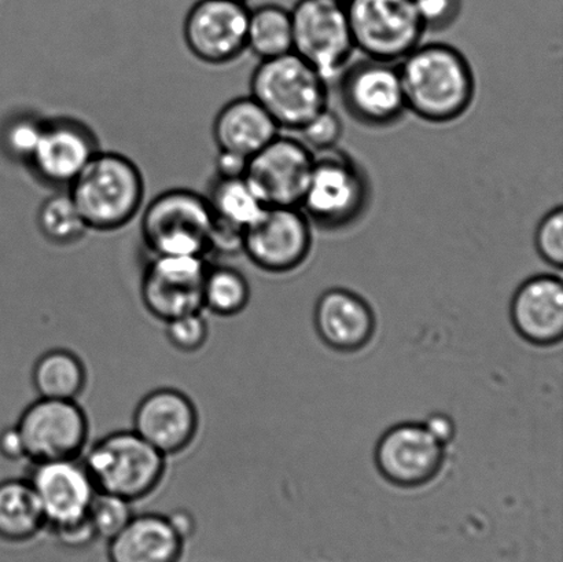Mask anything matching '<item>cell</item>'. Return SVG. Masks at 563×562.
<instances>
[{"mask_svg":"<svg viewBox=\"0 0 563 562\" xmlns=\"http://www.w3.org/2000/svg\"><path fill=\"white\" fill-rule=\"evenodd\" d=\"M47 528L41 503L27 478L0 482V541L25 543Z\"/></svg>","mask_w":563,"mask_h":562,"instance_id":"cell-23","label":"cell"},{"mask_svg":"<svg viewBox=\"0 0 563 562\" xmlns=\"http://www.w3.org/2000/svg\"><path fill=\"white\" fill-rule=\"evenodd\" d=\"M141 233L152 256L207 257L213 234L207 197L189 189L162 192L147 203Z\"/></svg>","mask_w":563,"mask_h":562,"instance_id":"cell-5","label":"cell"},{"mask_svg":"<svg viewBox=\"0 0 563 562\" xmlns=\"http://www.w3.org/2000/svg\"><path fill=\"white\" fill-rule=\"evenodd\" d=\"M33 462L76 460L85 453L90 421L76 400L37 398L15 423Z\"/></svg>","mask_w":563,"mask_h":562,"instance_id":"cell-9","label":"cell"},{"mask_svg":"<svg viewBox=\"0 0 563 562\" xmlns=\"http://www.w3.org/2000/svg\"><path fill=\"white\" fill-rule=\"evenodd\" d=\"M169 520L173 521L176 530L179 531L180 536L184 537L187 541V538L192 536V532L196 531V522L195 517H192L189 511L179 509L173 511V514L168 515Z\"/></svg>","mask_w":563,"mask_h":562,"instance_id":"cell-39","label":"cell"},{"mask_svg":"<svg viewBox=\"0 0 563 562\" xmlns=\"http://www.w3.org/2000/svg\"><path fill=\"white\" fill-rule=\"evenodd\" d=\"M165 335L174 349L185 354H192L207 344L209 338L207 319L201 311L185 313L167 322Z\"/></svg>","mask_w":563,"mask_h":562,"instance_id":"cell-32","label":"cell"},{"mask_svg":"<svg viewBox=\"0 0 563 562\" xmlns=\"http://www.w3.org/2000/svg\"><path fill=\"white\" fill-rule=\"evenodd\" d=\"M246 49L261 60L292 52L290 10L279 4H263L250 11Z\"/></svg>","mask_w":563,"mask_h":562,"instance_id":"cell-26","label":"cell"},{"mask_svg":"<svg viewBox=\"0 0 563 562\" xmlns=\"http://www.w3.org/2000/svg\"><path fill=\"white\" fill-rule=\"evenodd\" d=\"M36 223L44 239L58 246L76 244L88 231L68 190L57 191L41 203Z\"/></svg>","mask_w":563,"mask_h":562,"instance_id":"cell-28","label":"cell"},{"mask_svg":"<svg viewBox=\"0 0 563 562\" xmlns=\"http://www.w3.org/2000/svg\"><path fill=\"white\" fill-rule=\"evenodd\" d=\"M134 516L131 500L101 492L93 495L87 514L98 539L104 541L118 536Z\"/></svg>","mask_w":563,"mask_h":562,"instance_id":"cell-29","label":"cell"},{"mask_svg":"<svg viewBox=\"0 0 563 562\" xmlns=\"http://www.w3.org/2000/svg\"><path fill=\"white\" fill-rule=\"evenodd\" d=\"M428 431L433 434L434 439H438L441 444L445 448L455 438L456 428L455 422L451 417L443 415V412H433L423 422Z\"/></svg>","mask_w":563,"mask_h":562,"instance_id":"cell-38","label":"cell"},{"mask_svg":"<svg viewBox=\"0 0 563 562\" xmlns=\"http://www.w3.org/2000/svg\"><path fill=\"white\" fill-rule=\"evenodd\" d=\"M241 2H246V0H241Z\"/></svg>","mask_w":563,"mask_h":562,"instance_id":"cell-41","label":"cell"},{"mask_svg":"<svg viewBox=\"0 0 563 562\" xmlns=\"http://www.w3.org/2000/svg\"><path fill=\"white\" fill-rule=\"evenodd\" d=\"M279 126L255 98L242 97L225 103L213 121V140L219 152L251 158L279 135Z\"/></svg>","mask_w":563,"mask_h":562,"instance_id":"cell-22","label":"cell"},{"mask_svg":"<svg viewBox=\"0 0 563 562\" xmlns=\"http://www.w3.org/2000/svg\"><path fill=\"white\" fill-rule=\"evenodd\" d=\"M47 528L86 519L97 488L80 459L33 462L30 476Z\"/></svg>","mask_w":563,"mask_h":562,"instance_id":"cell-17","label":"cell"},{"mask_svg":"<svg viewBox=\"0 0 563 562\" xmlns=\"http://www.w3.org/2000/svg\"><path fill=\"white\" fill-rule=\"evenodd\" d=\"M251 97L280 130L298 131L329 107L328 81L292 52L261 60L251 77Z\"/></svg>","mask_w":563,"mask_h":562,"instance_id":"cell-4","label":"cell"},{"mask_svg":"<svg viewBox=\"0 0 563 562\" xmlns=\"http://www.w3.org/2000/svg\"><path fill=\"white\" fill-rule=\"evenodd\" d=\"M66 190L88 230L113 231L141 211L145 180L124 154L99 151Z\"/></svg>","mask_w":563,"mask_h":562,"instance_id":"cell-2","label":"cell"},{"mask_svg":"<svg viewBox=\"0 0 563 562\" xmlns=\"http://www.w3.org/2000/svg\"><path fill=\"white\" fill-rule=\"evenodd\" d=\"M319 154H314L311 176L298 208L320 229L350 228L366 212L367 176L346 153L331 148Z\"/></svg>","mask_w":563,"mask_h":562,"instance_id":"cell-6","label":"cell"},{"mask_svg":"<svg viewBox=\"0 0 563 562\" xmlns=\"http://www.w3.org/2000/svg\"><path fill=\"white\" fill-rule=\"evenodd\" d=\"M311 148L280 134L250 158L245 179L266 207H300L313 167Z\"/></svg>","mask_w":563,"mask_h":562,"instance_id":"cell-13","label":"cell"},{"mask_svg":"<svg viewBox=\"0 0 563 562\" xmlns=\"http://www.w3.org/2000/svg\"><path fill=\"white\" fill-rule=\"evenodd\" d=\"M534 245L539 256L549 266L561 269L563 266V209H551L540 220L534 234Z\"/></svg>","mask_w":563,"mask_h":562,"instance_id":"cell-33","label":"cell"},{"mask_svg":"<svg viewBox=\"0 0 563 562\" xmlns=\"http://www.w3.org/2000/svg\"><path fill=\"white\" fill-rule=\"evenodd\" d=\"M132 431L165 456L184 453L195 442L200 415L189 396L158 388L143 396L132 417Z\"/></svg>","mask_w":563,"mask_h":562,"instance_id":"cell-16","label":"cell"},{"mask_svg":"<svg viewBox=\"0 0 563 562\" xmlns=\"http://www.w3.org/2000/svg\"><path fill=\"white\" fill-rule=\"evenodd\" d=\"M0 455L9 461L25 459L24 442H22L19 427L11 426L0 431Z\"/></svg>","mask_w":563,"mask_h":562,"instance_id":"cell-36","label":"cell"},{"mask_svg":"<svg viewBox=\"0 0 563 562\" xmlns=\"http://www.w3.org/2000/svg\"><path fill=\"white\" fill-rule=\"evenodd\" d=\"M397 66L407 110L417 118L445 124L472 107L476 79L460 49L445 43H421Z\"/></svg>","mask_w":563,"mask_h":562,"instance_id":"cell-1","label":"cell"},{"mask_svg":"<svg viewBox=\"0 0 563 562\" xmlns=\"http://www.w3.org/2000/svg\"><path fill=\"white\" fill-rule=\"evenodd\" d=\"M250 158L239 154L219 152L217 157L218 178L234 179L244 178Z\"/></svg>","mask_w":563,"mask_h":562,"instance_id":"cell-37","label":"cell"},{"mask_svg":"<svg viewBox=\"0 0 563 562\" xmlns=\"http://www.w3.org/2000/svg\"><path fill=\"white\" fill-rule=\"evenodd\" d=\"M32 385L38 398L76 400L87 385L85 362L66 349L44 352L32 367Z\"/></svg>","mask_w":563,"mask_h":562,"instance_id":"cell-25","label":"cell"},{"mask_svg":"<svg viewBox=\"0 0 563 562\" xmlns=\"http://www.w3.org/2000/svg\"><path fill=\"white\" fill-rule=\"evenodd\" d=\"M290 14L292 53L325 81L339 77L355 52L345 4L333 0H297Z\"/></svg>","mask_w":563,"mask_h":562,"instance_id":"cell-8","label":"cell"},{"mask_svg":"<svg viewBox=\"0 0 563 562\" xmlns=\"http://www.w3.org/2000/svg\"><path fill=\"white\" fill-rule=\"evenodd\" d=\"M312 228L297 207H267L244 231L242 253L263 272L286 274L301 266L312 250Z\"/></svg>","mask_w":563,"mask_h":562,"instance_id":"cell-11","label":"cell"},{"mask_svg":"<svg viewBox=\"0 0 563 562\" xmlns=\"http://www.w3.org/2000/svg\"><path fill=\"white\" fill-rule=\"evenodd\" d=\"M208 266L201 256H152L141 284L146 310L165 323L201 311Z\"/></svg>","mask_w":563,"mask_h":562,"instance_id":"cell-15","label":"cell"},{"mask_svg":"<svg viewBox=\"0 0 563 562\" xmlns=\"http://www.w3.org/2000/svg\"><path fill=\"white\" fill-rule=\"evenodd\" d=\"M333 2H339V3L345 4L346 0H333Z\"/></svg>","mask_w":563,"mask_h":562,"instance_id":"cell-40","label":"cell"},{"mask_svg":"<svg viewBox=\"0 0 563 562\" xmlns=\"http://www.w3.org/2000/svg\"><path fill=\"white\" fill-rule=\"evenodd\" d=\"M301 142L312 152H328L335 148L344 134V124L339 113L329 107L320 110L313 118L298 130Z\"/></svg>","mask_w":563,"mask_h":562,"instance_id":"cell-31","label":"cell"},{"mask_svg":"<svg viewBox=\"0 0 563 562\" xmlns=\"http://www.w3.org/2000/svg\"><path fill=\"white\" fill-rule=\"evenodd\" d=\"M250 11L241 0H198L186 15L187 48L202 63L222 65L246 49Z\"/></svg>","mask_w":563,"mask_h":562,"instance_id":"cell-14","label":"cell"},{"mask_svg":"<svg viewBox=\"0 0 563 562\" xmlns=\"http://www.w3.org/2000/svg\"><path fill=\"white\" fill-rule=\"evenodd\" d=\"M374 456L385 481L401 488H418L433 482L443 470L445 445L423 422H401L379 438Z\"/></svg>","mask_w":563,"mask_h":562,"instance_id":"cell-12","label":"cell"},{"mask_svg":"<svg viewBox=\"0 0 563 562\" xmlns=\"http://www.w3.org/2000/svg\"><path fill=\"white\" fill-rule=\"evenodd\" d=\"M52 531L60 547L69 550L86 549L98 539L88 517L71 525L53 528Z\"/></svg>","mask_w":563,"mask_h":562,"instance_id":"cell-35","label":"cell"},{"mask_svg":"<svg viewBox=\"0 0 563 562\" xmlns=\"http://www.w3.org/2000/svg\"><path fill=\"white\" fill-rule=\"evenodd\" d=\"M206 197L213 217V229L234 233L244 234L267 208L245 176L234 179L217 176Z\"/></svg>","mask_w":563,"mask_h":562,"instance_id":"cell-24","label":"cell"},{"mask_svg":"<svg viewBox=\"0 0 563 562\" xmlns=\"http://www.w3.org/2000/svg\"><path fill=\"white\" fill-rule=\"evenodd\" d=\"M251 300V285L244 274L234 267L208 266L202 285V308L214 316L235 317Z\"/></svg>","mask_w":563,"mask_h":562,"instance_id":"cell-27","label":"cell"},{"mask_svg":"<svg viewBox=\"0 0 563 562\" xmlns=\"http://www.w3.org/2000/svg\"><path fill=\"white\" fill-rule=\"evenodd\" d=\"M44 120L35 115L22 114L9 121L2 132L5 153L19 162H31L43 130Z\"/></svg>","mask_w":563,"mask_h":562,"instance_id":"cell-30","label":"cell"},{"mask_svg":"<svg viewBox=\"0 0 563 562\" xmlns=\"http://www.w3.org/2000/svg\"><path fill=\"white\" fill-rule=\"evenodd\" d=\"M511 322L528 343L551 346L563 338V284L553 274H540L520 285L512 296Z\"/></svg>","mask_w":563,"mask_h":562,"instance_id":"cell-19","label":"cell"},{"mask_svg":"<svg viewBox=\"0 0 563 562\" xmlns=\"http://www.w3.org/2000/svg\"><path fill=\"white\" fill-rule=\"evenodd\" d=\"M98 152L96 135L81 121L44 120L41 140L27 165L44 184L68 189Z\"/></svg>","mask_w":563,"mask_h":562,"instance_id":"cell-18","label":"cell"},{"mask_svg":"<svg viewBox=\"0 0 563 562\" xmlns=\"http://www.w3.org/2000/svg\"><path fill=\"white\" fill-rule=\"evenodd\" d=\"M314 328L329 349L353 354L374 338L373 308L362 296L344 288L325 290L314 306Z\"/></svg>","mask_w":563,"mask_h":562,"instance_id":"cell-20","label":"cell"},{"mask_svg":"<svg viewBox=\"0 0 563 562\" xmlns=\"http://www.w3.org/2000/svg\"><path fill=\"white\" fill-rule=\"evenodd\" d=\"M339 91L347 114L374 129L395 124L407 112L397 64L372 58L347 64L340 75Z\"/></svg>","mask_w":563,"mask_h":562,"instance_id":"cell-10","label":"cell"},{"mask_svg":"<svg viewBox=\"0 0 563 562\" xmlns=\"http://www.w3.org/2000/svg\"><path fill=\"white\" fill-rule=\"evenodd\" d=\"M185 542L167 515H135L118 536L108 541V560L179 562Z\"/></svg>","mask_w":563,"mask_h":562,"instance_id":"cell-21","label":"cell"},{"mask_svg":"<svg viewBox=\"0 0 563 562\" xmlns=\"http://www.w3.org/2000/svg\"><path fill=\"white\" fill-rule=\"evenodd\" d=\"M424 31H443L455 24L462 0H413Z\"/></svg>","mask_w":563,"mask_h":562,"instance_id":"cell-34","label":"cell"},{"mask_svg":"<svg viewBox=\"0 0 563 562\" xmlns=\"http://www.w3.org/2000/svg\"><path fill=\"white\" fill-rule=\"evenodd\" d=\"M345 10L353 44L364 58L399 64L427 32L413 0H346Z\"/></svg>","mask_w":563,"mask_h":562,"instance_id":"cell-7","label":"cell"},{"mask_svg":"<svg viewBox=\"0 0 563 562\" xmlns=\"http://www.w3.org/2000/svg\"><path fill=\"white\" fill-rule=\"evenodd\" d=\"M97 492L131 500L145 499L163 483L167 456L134 431L108 433L82 460Z\"/></svg>","mask_w":563,"mask_h":562,"instance_id":"cell-3","label":"cell"}]
</instances>
